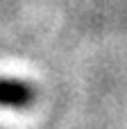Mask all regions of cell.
<instances>
[{
    "instance_id": "1",
    "label": "cell",
    "mask_w": 127,
    "mask_h": 129,
    "mask_svg": "<svg viewBox=\"0 0 127 129\" xmlns=\"http://www.w3.org/2000/svg\"><path fill=\"white\" fill-rule=\"evenodd\" d=\"M34 86L20 79H7L0 77V107L23 109L34 102Z\"/></svg>"
}]
</instances>
